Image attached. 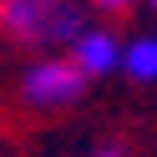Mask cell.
Masks as SVG:
<instances>
[{
	"label": "cell",
	"instance_id": "obj_5",
	"mask_svg": "<svg viewBox=\"0 0 157 157\" xmlns=\"http://www.w3.org/2000/svg\"><path fill=\"white\" fill-rule=\"evenodd\" d=\"M132 0H96V10H106V15H117V10H127Z\"/></svg>",
	"mask_w": 157,
	"mask_h": 157
},
{
	"label": "cell",
	"instance_id": "obj_2",
	"mask_svg": "<svg viewBox=\"0 0 157 157\" xmlns=\"http://www.w3.org/2000/svg\"><path fill=\"white\" fill-rule=\"evenodd\" d=\"M86 86V71L71 61V56H41V61L25 66L21 76V96L41 112H56V106H71Z\"/></svg>",
	"mask_w": 157,
	"mask_h": 157
},
{
	"label": "cell",
	"instance_id": "obj_3",
	"mask_svg": "<svg viewBox=\"0 0 157 157\" xmlns=\"http://www.w3.org/2000/svg\"><path fill=\"white\" fill-rule=\"evenodd\" d=\"M71 61L86 71V81H91V76H112V71H122V41H117L112 31L86 25V31L71 41Z\"/></svg>",
	"mask_w": 157,
	"mask_h": 157
},
{
	"label": "cell",
	"instance_id": "obj_4",
	"mask_svg": "<svg viewBox=\"0 0 157 157\" xmlns=\"http://www.w3.org/2000/svg\"><path fill=\"white\" fill-rule=\"evenodd\" d=\"M122 71L132 81H157V36H137L122 46Z\"/></svg>",
	"mask_w": 157,
	"mask_h": 157
},
{
	"label": "cell",
	"instance_id": "obj_6",
	"mask_svg": "<svg viewBox=\"0 0 157 157\" xmlns=\"http://www.w3.org/2000/svg\"><path fill=\"white\" fill-rule=\"evenodd\" d=\"M91 157H122V152H117V147H101V152H91Z\"/></svg>",
	"mask_w": 157,
	"mask_h": 157
},
{
	"label": "cell",
	"instance_id": "obj_7",
	"mask_svg": "<svg viewBox=\"0 0 157 157\" xmlns=\"http://www.w3.org/2000/svg\"><path fill=\"white\" fill-rule=\"evenodd\" d=\"M152 5H157V0H152Z\"/></svg>",
	"mask_w": 157,
	"mask_h": 157
},
{
	"label": "cell",
	"instance_id": "obj_1",
	"mask_svg": "<svg viewBox=\"0 0 157 157\" xmlns=\"http://www.w3.org/2000/svg\"><path fill=\"white\" fill-rule=\"evenodd\" d=\"M0 31L15 46H71L86 25L76 0H0Z\"/></svg>",
	"mask_w": 157,
	"mask_h": 157
}]
</instances>
